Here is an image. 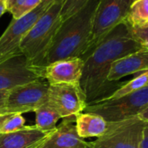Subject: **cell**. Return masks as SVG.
<instances>
[{
    "label": "cell",
    "instance_id": "obj_17",
    "mask_svg": "<svg viewBox=\"0 0 148 148\" xmlns=\"http://www.w3.org/2000/svg\"><path fill=\"white\" fill-rule=\"evenodd\" d=\"M146 86H148V71L140 72L133 79H132L131 80L124 82V84L119 89H117L113 93H112L110 96H108L107 98H106L102 100L119 99V98H121L127 94H130L133 92L140 90Z\"/></svg>",
    "mask_w": 148,
    "mask_h": 148
},
{
    "label": "cell",
    "instance_id": "obj_3",
    "mask_svg": "<svg viewBox=\"0 0 148 148\" xmlns=\"http://www.w3.org/2000/svg\"><path fill=\"white\" fill-rule=\"evenodd\" d=\"M64 0L54 2L36 21L20 45L22 54L37 67L45 66L48 51L62 23L61 8Z\"/></svg>",
    "mask_w": 148,
    "mask_h": 148
},
{
    "label": "cell",
    "instance_id": "obj_12",
    "mask_svg": "<svg viewBox=\"0 0 148 148\" xmlns=\"http://www.w3.org/2000/svg\"><path fill=\"white\" fill-rule=\"evenodd\" d=\"M91 142L81 138L76 131L75 117L63 119L62 123L37 148H90Z\"/></svg>",
    "mask_w": 148,
    "mask_h": 148
},
{
    "label": "cell",
    "instance_id": "obj_1",
    "mask_svg": "<svg viewBox=\"0 0 148 148\" xmlns=\"http://www.w3.org/2000/svg\"><path fill=\"white\" fill-rule=\"evenodd\" d=\"M142 47L133 37L131 27L124 21L81 58L84 66L79 84L87 105L101 101L124 84L108 80L111 66L116 60Z\"/></svg>",
    "mask_w": 148,
    "mask_h": 148
},
{
    "label": "cell",
    "instance_id": "obj_28",
    "mask_svg": "<svg viewBox=\"0 0 148 148\" xmlns=\"http://www.w3.org/2000/svg\"><path fill=\"white\" fill-rule=\"evenodd\" d=\"M130 1H131V4H133L134 2H136V1H137V0H130Z\"/></svg>",
    "mask_w": 148,
    "mask_h": 148
},
{
    "label": "cell",
    "instance_id": "obj_7",
    "mask_svg": "<svg viewBox=\"0 0 148 148\" xmlns=\"http://www.w3.org/2000/svg\"><path fill=\"white\" fill-rule=\"evenodd\" d=\"M53 3L42 2L36 9L19 19H13L0 37V63L11 58L21 55L22 40L36 23Z\"/></svg>",
    "mask_w": 148,
    "mask_h": 148
},
{
    "label": "cell",
    "instance_id": "obj_25",
    "mask_svg": "<svg viewBox=\"0 0 148 148\" xmlns=\"http://www.w3.org/2000/svg\"><path fill=\"white\" fill-rule=\"evenodd\" d=\"M138 117L140 119H142V120L145 121L146 123H148V106H147L145 109H144V110L138 115Z\"/></svg>",
    "mask_w": 148,
    "mask_h": 148
},
{
    "label": "cell",
    "instance_id": "obj_24",
    "mask_svg": "<svg viewBox=\"0 0 148 148\" xmlns=\"http://www.w3.org/2000/svg\"><path fill=\"white\" fill-rule=\"evenodd\" d=\"M8 93H9V91H0V112H1V110L4 108L5 105Z\"/></svg>",
    "mask_w": 148,
    "mask_h": 148
},
{
    "label": "cell",
    "instance_id": "obj_13",
    "mask_svg": "<svg viewBox=\"0 0 148 148\" xmlns=\"http://www.w3.org/2000/svg\"><path fill=\"white\" fill-rule=\"evenodd\" d=\"M145 71H148V47H142L116 60L111 66L108 80L110 82H118L125 76Z\"/></svg>",
    "mask_w": 148,
    "mask_h": 148
},
{
    "label": "cell",
    "instance_id": "obj_21",
    "mask_svg": "<svg viewBox=\"0 0 148 148\" xmlns=\"http://www.w3.org/2000/svg\"><path fill=\"white\" fill-rule=\"evenodd\" d=\"M90 0H64L61 8V19L65 20L82 9Z\"/></svg>",
    "mask_w": 148,
    "mask_h": 148
},
{
    "label": "cell",
    "instance_id": "obj_16",
    "mask_svg": "<svg viewBox=\"0 0 148 148\" xmlns=\"http://www.w3.org/2000/svg\"><path fill=\"white\" fill-rule=\"evenodd\" d=\"M35 126L43 132H52L57 126V122L61 119L60 115L51 107L47 102L38 108L35 112Z\"/></svg>",
    "mask_w": 148,
    "mask_h": 148
},
{
    "label": "cell",
    "instance_id": "obj_4",
    "mask_svg": "<svg viewBox=\"0 0 148 148\" xmlns=\"http://www.w3.org/2000/svg\"><path fill=\"white\" fill-rule=\"evenodd\" d=\"M147 106L148 86L119 99L87 105L84 112L98 114L107 122H116L138 116Z\"/></svg>",
    "mask_w": 148,
    "mask_h": 148
},
{
    "label": "cell",
    "instance_id": "obj_19",
    "mask_svg": "<svg viewBox=\"0 0 148 148\" xmlns=\"http://www.w3.org/2000/svg\"><path fill=\"white\" fill-rule=\"evenodd\" d=\"M42 0H5L6 10L13 19H19L36 9Z\"/></svg>",
    "mask_w": 148,
    "mask_h": 148
},
{
    "label": "cell",
    "instance_id": "obj_30",
    "mask_svg": "<svg viewBox=\"0 0 148 148\" xmlns=\"http://www.w3.org/2000/svg\"></svg>",
    "mask_w": 148,
    "mask_h": 148
},
{
    "label": "cell",
    "instance_id": "obj_26",
    "mask_svg": "<svg viewBox=\"0 0 148 148\" xmlns=\"http://www.w3.org/2000/svg\"><path fill=\"white\" fill-rule=\"evenodd\" d=\"M6 12L7 10H6L5 0H0V18H1Z\"/></svg>",
    "mask_w": 148,
    "mask_h": 148
},
{
    "label": "cell",
    "instance_id": "obj_10",
    "mask_svg": "<svg viewBox=\"0 0 148 148\" xmlns=\"http://www.w3.org/2000/svg\"><path fill=\"white\" fill-rule=\"evenodd\" d=\"M43 68L32 65L23 55H18L0 63V91L43 79Z\"/></svg>",
    "mask_w": 148,
    "mask_h": 148
},
{
    "label": "cell",
    "instance_id": "obj_11",
    "mask_svg": "<svg viewBox=\"0 0 148 148\" xmlns=\"http://www.w3.org/2000/svg\"><path fill=\"white\" fill-rule=\"evenodd\" d=\"M84 61L81 58H66L46 64L43 69V79L49 85L79 84Z\"/></svg>",
    "mask_w": 148,
    "mask_h": 148
},
{
    "label": "cell",
    "instance_id": "obj_22",
    "mask_svg": "<svg viewBox=\"0 0 148 148\" xmlns=\"http://www.w3.org/2000/svg\"><path fill=\"white\" fill-rule=\"evenodd\" d=\"M133 37L143 46L148 47V26L131 28Z\"/></svg>",
    "mask_w": 148,
    "mask_h": 148
},
{
    "label": "cell",
    "instance_id": "obj_14",
    "mask_svg": "<svg viewBox=\"0 0 148 148\" xmlns=\"http://www.w3.org/2000/svg\"><path fill=\"white\" fill-rule=\"evenodd\" d=\"M52 132H43L35 125H25L18 131L0 134V148H36Z\"/></svg>",
    "mask_w": 148,
    "mask_h": 148
},
{
    "label": "cell",
    "instance_id": "obj_20",
    "mask_svg": "<svg viewBox=\"0 0 148 148\" xmlns=\"http://www.w3.org/2000/svg\"><path fill=\"white\" fill-rule=\"evenodd\" d=\"M25 119L21 114L0 115V134L18 131L25 126Z\"/></svg>",
    "mask_w": 148,
    "mask_h": 148
},
{
    "label": "cell",
    "instance_id": "obj_2",
    "mask_svg": "<svg viewBox=\"0 0 148 148\" xmlns=\"http://www.w3.org/2000/svg\"><path fill=\"white\" fill-rule=\"evenodd\" d=\"M99 0L90 1L62 21L48 51L45 65L62 59L82 58L90 49L94 13Z\"/></svg>",
    "mask_w": 148,
    "mask_h": 148
},
{
    "label": "cell",
    "instance_id": "obj_8",
    "mask_svg": "<svg viewBox=\"0 0 148 148\" xmlns=\"http://www.w3.org/2000/svg\"><path fill=\"white\" fill-rule=\"evenodd\" d=\"M131 5L130 0H99L93 17L89 50L118 25L125 21Z\"/></svg>",
    "mask_w": 148,
    "mask_h": 148
},
{
    "label": "cell",
    "instance_id": "obj_9",
    "mask_svg": "<svg viewBox=\"0 0 148 148\" xmlns=\"http://www.w3.org/2000/svg\"><path fill=\"white\" fill-rule=\"evenodd\" d=\"M47 104L61 119L76 117L87 106L86 94L80 84L49 85Z\"/></svg>",
    "mask_w": 148,
    "mask_h": 148
},
{
    "label": "cell",
    "instance_id": "obj_5",
    "mask_svg": "<svg viewBox=\"0 0 148 148\" xmlns=\"http://www.w3.org/2000/svg\"><path fill=\"white\" fill-rule=\"evenodd\" d=\"M145 123L138 116L108 122L106 132L91 142L90 148H138Z\"/></svg>",
    "mask_w": 148,
    "mask_h": 148
},
{
    "label": "cell",
    "instance_id": "obj_18",
    "mask_svg": "<svg viewBox=\"0 0 148 148\" xmlns=\"http://www.w3.org/2000/svg\"><path fill=\"white\" fill-rule=\"evenodd\" d=\"M125 22L131 28L140 27L148 22V0H137L132 4Z\"/></svg>",
    "mask_w": 148,
    "mask_h": 148
},
{
    "label": "cell",
    "instance_id": "obj_27",
    "mask_svg": "<svg viewBox=\"0 0 148 148\" xmlns=\"http://www.w3.org/2000/svg\"><path fill=\"white\" fill-rule=\"evenodd\" d=\"M58 0H42V2H46V3H54Z\"/></svg>",
    "mask_w": 148,
    "mask_h": 148
},
{
    "label": "cell",
    "instance_id": "obj_15",
    "mask_svg": "<svg viewBox=\"0 0 148 148\" xmlns=\"http://www.w3.org/2000/svg\"><path fill=\"white\" fill-rule=\"evenodd\" d=\"M108 126V122L101 116L92 112H81L75 117V127L81 138H99L102 136Z\"/></svg>",
    "mask_w": 148,
    "mask_h": 148
},
{
    "label": "cell",
    "instance_id": "obj_6",
    "mask_svg": "<svg viewBox=\"0 0 148 148\" xmlns=\"http://www.w3.org/2000/svg\"><path fill=\"white\" fill-rule=\"evenodd\" d=\"M49 84L38 79L9 91L8 97L0 115L23 114L35 112L47 102Z\"/></svg>",
    "mask_w": 148,
    "mask_h": 148
},
{
    "label": "cell",
    "instance_id": "obj_31",
    "mask_svg": "<svg viewBox=\"0 0 148 148\" xmlns=\"http://www.w3.org/2000/svg\"><path fill=\"white\" fill-rule=\"evenodd\" d=\"M36 148H37V147H36Z\"/></svg>",
    "mask_w": 148,
    "mask_h": 148
},
{
    "label": "cell",
    "instance_id": "obj_23",
    "mask_svg": "<svg viewBox=\"0 0 148 148\" xmlns=\"http://www.w3.org/2000/svg\"><path fill=\"white\" fill-rule=\"evenodd\" d=\"M138 148H148V123H145L138 143Z\"/></svg>",
    "mask_w": 148,
    "mask_h": 148
},
{
    "label": "cell",
    "instance_id": "obj_29",
    "mask_svg": "<svg viewBox=\"0 0 148 148\" xmlns=\"http://www.w3.org/2000/svg\"><path fill=\"white\" fill-rule=\"evenodd\" d=\"M143 26H148V22H147L146 24H145V25H144Z\"/></svg>",
    "mask_w": 148,
    "mask_h": 148
}]
</instances>
